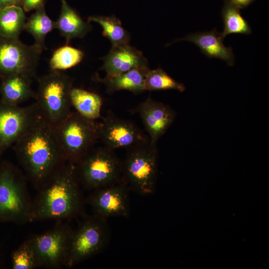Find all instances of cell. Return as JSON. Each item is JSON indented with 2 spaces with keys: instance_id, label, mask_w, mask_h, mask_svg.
<instances>
[{
  "instance_id": "obj_1",
  "label": "cell",
  "mask_w": 269,
  "mask_h": 269,
  "mask_svg": "<svg viewBox=\"0 0 269 269\" xmlns=\"http://www.w3.org/2000/svg\"><path fill=\"white\" fill-rule=\"evenodd\" d=\"M13 149L27 181L37 190L67 163L54 129L41 118L14 144Z\"/></svg>"
},
{
  "instance_id": "obj_2",
  "label": "cell",
  "mask_w": 269,
  "mask_h": 269,
  "mask_svg": "<svg viewBox=\"0 0 269 269\" xmlns=\"http://www.w3.org/2000/svg\"><path fill=\"white\" fill-rule=\"evenodd\" d=\"M76 164L67 162L32 200L31 221L71 219L81 215L85 200Z\"/></svg>"
},
{
  "instance_id": "obj_3",
  "label": "cell",
  "mask_w": 269,
  "mask_h": 269,
  "mask_svg": "<svg viewBox=\"0 0 269 269\" xmlns=\"http://www.w3.org/2000/svg\"><path fill=\"white\" fill-rule=\"evenodd\" d=\"M23 171L12 162H0V222H32V200Z\"/></svg>"
},
{
  "instance_id": "obj_4",
  "label": "cell",
  "mask_w": 269,
  "mask_h": 269,
  "mask_svg": "<svg viewBox=\"0 0 269 269\" xmlns=\"http://www.w3.org/2000/svg\"><path fill=\"white\" fill-rule=\"evenodd\" d=\"M36 104L40 118L53 129L71 114L72 79L60 71L51 70L38 79Z\"/></svg>"
},
{
  "instance_id": "obj_5",
  "label": "cell",
  "mask_w": 269,
  "mask_h": 269,
  "mask_svg": "<svg viewBox=\"0 0 269 269\" xmlns=\"http://www.w3.org/2000/svg\"><path fill=\"white\" fill-rule=\"evenodd\" d=\"M54 131L66 162L75 164L94 148L99 139V123L76 111L72 112Z\"/></svg>"
},
{
  "instance_id": "obj_6",
  "label": "cell",
  "mask_w": 269,
  "mask_h": 269,
  "mask_svg": "<svg viewBox=\"0 0 269 269\" xmlns=\"http://www.w3.org/2000/svg\"><path fill=\"white\" fill-rule=\"evenodd\" d=\"M158 151L150 140L127 149L122 161L123 179L130 189L142 195H150L156 189Z\"/></svg>"
},
{
  "instance_id": "obj_7",
  "label": "cell",
  "mask_w": 269,
  "mask_h": 269,
  "mask_svg": "<svg viewBox=\"0 0 269 269\" xmlns=\"http://www.w3.org/2000/svg\"><path fill=\"white\" fill-rule=\"evenodd\" d=\"M111 236L107 219L94 214L85 217L73 230L65 267H73L102 252Z\"/></svg>"
},
{
  "instance_id": "obj_8",
  "label": "cell",
  "mask_w": 269,
  "mask_h": 269,
  "mask_svg": "<svg viewBox=\"0 0 269 269\" xmlns=\"http://www.w3.org/2000/svg\"><path fill=\"white\" fill-rule=\"evenodd\" d=\"M76 166L80 183L89 190L123 180L122 161L115 150L105 146L93 148Z\"/></svg>"
},
{
  "instance_id": "obj_9",
  "label": "cell",
  "mask_w": 269,
  "mask_h": 269,
  "mask_svg": "<svg viewBox=\"0 0 269 269\" xmlns=\"http://www.w3.org/2000/svg\"><path fill=\"white\" fill-rule=\"evenodd\" d=\"M73 229L62 220L51 229L29 238L37 268L65 267Z\"/></svg>"
},
{
  "instance_id": "obj_10",
  "label": "cell",
  "mask_w": 269,
  "mask_h": 269,
  "mask_svg": "<svg viewBox=\"0 0 269 269\" xmlns=\"http://www.w3.org/2000/svg\"><path fill=\"white\" fill-rule=\"evenodd\" d=\"M43 50L35 43L26 45L19 38L0 36V78L13 74L35 77Z\"/></svg>"
},
{
  "instance_id": "obj_11",
  "label": "cell",
  "mask_w": 269,
  "mask_h": 269,
  "mask_svg": "<svg viewBox=\"0 0 269 269\" xmlns=\"http://www.w3.org/2000/svg\"><path fill=\"white\" fill-rule=\"evenodd\" d=\"M35 103L25 107L0 101V155L40 119Z\"/></svg>"
},
{
  "instance_id": "obj_12",
  "label": "cell",
  "mask_w": 269,
  "mask_h": 269,
  "mask_svg": "<svg viewBox=\"0 0 269 269\" xmlns=\"http://www.w3.org/2000/svg\"><path fill=\"white\" fill-rule=\"evenodd\" d=\"M128 185L124 181L100 188L85 200L94 214L107 219L109 217H128L130 214Z\"/></svg>"
},
{
  "instance_id": "obj_13",
  "label": "cell",
  "mask_w": 269,
  "mask_h": 269,
  "mask_svg": "<svg viewBox=\"0 0 269 269\" xmlns=\"http://www.w3.org/2000/svg\"><path fill=\"white\" fill-rule=\"evenodd\" d=\"M99 123V139L104 146L115 150L128 149L149 140L137 126L130 120L109 114Z\"/></svg>"
},
{
  "instance_id": "obj_14",
  "label": "cell",
  "mask_w": 269,
  "mask_h": 269,
  "mask_svg": "<svg viewBox=\"0 0 269 269\" xmlns=\"http://www.w3.org/2000/svg\"><path fill=\"white\" fill-rule=\"evenodd\" d=\"M134 111L139 116L150 141L157 144L159 139L174 122L176 113L169 106L148 98Z\"/></svg>"
},
{
  "instance_id": "obj_15",
  "label": "cell",
  "mask_w": 269,
  "mask_h": 269,
  "mask_svg": "<svg viewBox=\"0 0 269 269\" xmlns=\"http://www.w3.org/2000/svg\"><path fill=\"white\" fill-rule=\"evenodd\" d=\"M102 59V69L106 71L107 76L119 75L132 68L147 65L142 53L129 44L112 47Z\"/></svg>"
},
{
  "instance_id": "obj_16",
  "label": "cell",
  "mask_w": 269,
  "mask_h": 269,
  "mask_svg": "<svg viewBox=\"0 0 269 269\" xmlns=\"http://www.w3.org/2000/svg\"><path fill=\"white\" fill-rule=\"evenodd\" d=\"M223 39L221 33L214 29L208 31L190 33L183 38L175 40L172 43L180 41L193 43L208 58L221 59L228 65L233 66L235 56L232 48L226 46L223 43Z\"/></svg>"
},
{
  "instance_id": "obj_17",
  "label": "cell",
  "mask_w": 269,
  "mask_h": 269,
  "mask_svg": "<svg viewBox=\"0 0 269 269\" xmlns=\"http://www.w3.org/2000/svg\"><path fill=\"white\" fill-rule=\"evenodd\" d=\"M32 79L22 74H13L1 78L0 101L18 106L30 98L35 99L36 93L31 87Z\"/></svg>"
},
{
  "instance_id": "obj_18",
  "label": "cell",
  "mask_w": 269,
  "mask_h": 269,
  "mask_svg": "<svg viewBox=\"0 0 269 269\" xmlns=\"http://www.w3.org/2000/svg\"><path fill=\"white\" fill-rule=\"evenodd\" d=\"M148 65L137 67L119 75L107 76L98 80L106 86L110 93L120 90H127L134 94L145 91V78L148 71Z\"/></svg>"
},
{
  "instance_id": "obj_19",
  "label": "cell",
  "mask_w": 269,
  "mask_h": 269,
  "mask_svg": "<svg viewBox=\"0 0 269 269\" xmlns=\"http://www.w3.org/2000/svg\"><path fill=\"white\" fill-rule=\"evenodd\" d=\"M55 23L66 44L72 39L83 37L92 29L89 22L83 20L65 0H61V12Z\"/></svg>"
},
{
  "instance_id": "obj_20",
  "label": "cell",
  "mask_w": 269,
  "mask_h": 269,
  "mask_svg": "<svg viewBox=\"0 0 269 269\" xmlns=\"http://www.w3.org/2000/svg\"><path fill=\"white\" fill-rule=\"evenodd\" d=\"M70 98L71 106L80 115L94 121L102 118L103 102L99 94L82 88L73 87Z\"/></svg>"
},
{
  "instance_id": "obj_21",
  "label": "cell",
  "mask_w": 269,
  "mask_h": 269,
  "mask_svg": "<svg viewBox=\"0 0 269 269\" xmlns=\"http://www.w3.org/2000/svg\"><path fill=\"white\" fill-rule=\"evenodd\" d=\"M25 22L24 11L21 6L13 5L0 9V36L19 38Z\"/></svg>"
},
{
  "instance_id": "obj_22",
  "label": "cell",
  "mask_w": 269,
  "mask_h": 269,
  "mask_svg": "<svg viewBox=\"0 0 269 269\" xmlns=\"http://www.w3.org/2000/svg\"><path fill=\"white\" fill-rule=\"evenodd\" d=\"M55 28V21L47 15L43 4L27 19L24 30L32 35L35 44L43 49H46L45 44L46 36Z\"/></svg>"
},
{
  "instance_id": "obj_23",
  "label": "cell",
  "mask_w": 269,
  "mask_h": 269,
  "mask_svg": "<svg viewBox=\"0 0 269 269\" xmlns=\"http://www.w3.org/2000/svg\"><path fill=\"white\" fill-rule=\"evenodd\" d=\"M88 21H93L101 25L103 35L110 40L112 47L129 44V34L121 21L115 16H91Z\"/></svg>"
},
{
  "instance_id": "obj_24",
  "label": "cell",
  "mask_w": 269,
  "mask_h": 269,
  "mask_svg": "<svg viewBox=\"0 0 269 269\" xmlns=\"http://www.w3.org/2000/svg\"><path fill=\"white\" fill-rule=\"evenodd\" d=\"M224 29L221 35L226 36L234 33L250 34L252 29L247 21L242 16L240 8L228 1L225 2L222 12Z\"/></svg>"
},
{
  "instance_id": "obj_25",
  "label": "cell",
  "mask_w": 269,
  "mask_h": 269,
  "mask_svg": "<svg viewBox=\"0 0 269 269\" xmlns=\"http://www.w3.org/2000/svg\"><path fill=\"white\" fill-rule=\"evenodd\" d=\"M84 54L80 49L66 44L56 49L49 61L51 70H66L79 64Z\"/></svg>"
},
{
  "instance_id": "obj_26",
  "label": "cell",
  "mask_w": 269,
  "mask_h": 269,
  "mask_svg": "<svg viewBox=\"0 0 269 269\" xmlns=\"http://www.w3.org/2000/svg\"><path fill=\"white\" fill-rule=\"evenodd\" d=\"M145 91L176 90L183 92L185 86L175 81L161 68L149 69L146 75L144 82Z\"/></svg>"
},
{
  "instance_id": "obj_27",
  "label": "cell",
  "mask_w": 269,
  "mask_h": 269,
  "mask_svg": "<svg viewBox=\"0 0 269 269\" xmlns=\"http://www.w3.org/2000/svg\"><path fill=\"white\" fill-rule=\"evenodd\" d=\"M11 258L13 269H34L37 268L29 239L24 241L12 251Z\"/></svg>"
},
{
  "instance_id": "obj_28",
  "label": "cell",
  "mask_w": 269,
  "mask_h": 269,
  "mask_svg": "<svg viewBox=\"0 0 269 269\" xmlns=\"http://www.w3.org/2000/svg\"><path fill=\"white\" fill-rule=\"evenodd\" d=\"M44 0H21L22 8L24 11L36 9L43 4Z\"/></svg>"
},
{
  "instance_id": "obj_29",
  "label": "cell",
  "mask_w": 269,
  "mask_h": 269,
  "mask_svg": "<svg viewBox=\"0 0 269 269\" xmlns=\"http://www.w3.org/2000/svg\"><path fill=\"white\" fill-rule=\"evenodd\" d=\"M254 0H228L229 2L239 8H243L247 6Z\"/></svg>"
},
{
  "instance_id": "obj_30",
  "label": "cell",
  "mask_w": 269,
  "mask_h": 269,
  "mask_svg": "<svg viewBox=\"0 0 269 269\" xmlns=\"http://www.w3.org/2000/svg\"><path fill=\"white\" fill-rule=\"evenodd\" d=\"M21 4V0H0V9L13 5L20 6Z\"/></svg>"
}]
</instances>
